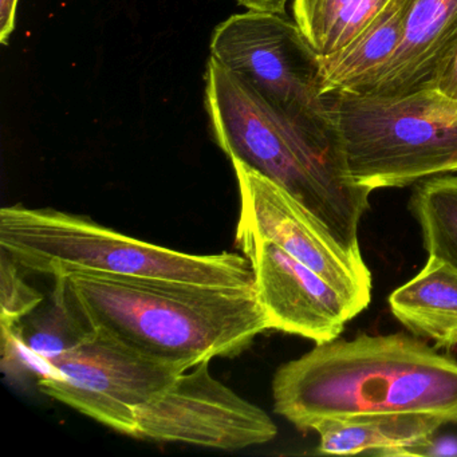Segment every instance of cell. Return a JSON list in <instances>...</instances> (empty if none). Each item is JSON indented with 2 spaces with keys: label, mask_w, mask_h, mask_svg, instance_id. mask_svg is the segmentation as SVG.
I'll use <instances>...</instances> for the list:
<instances>
[{
  "label": "cell",
  "mask_w": 457,
  "mask_h": 457,
  "mask_svg": "<svg viewBox=\"0 0 457 457\" xmlns=\"http://www.w3.org/2000/svg\"><path fill=\"white\" fill-rule=\"evenodd\" d=\"M205 81V106L221 151L282 187L347 253L362 255L358 229L373 191L350 179L333 122L282 108L211 57Z\"/></svg>",
  "instance_id": "obj_1"
},
{
  "label": "cell",
  "mask_w": 457,
  "mask_h": 457,
  "mask_svg": "<svg viewBox=\"0 0 457 457\" xmlns=\"http://www.w3.org/2000/svg\"><path fill=\"white\" fill-rule=\"evenodd\" d=\"M274 411L299 430L334 417L424 413L457 425V361L406 336L317 345L272 379Z\"/></svg>",
  "instance_id": "obj_2"
},
{
  "label": "cell",
  "mask_w": 457,
  "mask_h": 457,
  "mask_svg": "<svg viewBox=\"0 0 457 457\" xmlns=\"http://www.w3.org/2000/svg\"><path fill=\"white\" fill-rule=\"evenodd\" d=\"M71 295L95 333L160 362L189 370L235 357L270 330L255 286L66 275Z\"/></svg>",
  "instance_id": "obj_3"
},
{
  "label": "cell",
  "mask_w": 457,
  "mask_h": 457,
  "mask_svg": "<svg viewBox=\"0 0 457 457\" xmlns=\"http://www.w3.org/2000/svg\"><path fill=\"white\" fill-rule=\"evenodd\" d=\"M0 250L21 269L52 278L89 272L199 285L255 286L245 256L181 253L52 208H2Z\"/></svg>",
  "instance_id": "obj_4"
},
{
  "label": "cell",
  "mask_w": 457,
  "mask_h": 457,
  "mask_svg": "<svg viewBox=\"0 0 457 457\" xmlns=\"http://www.w3.org/2000/svg\"><path fill=\"white\" fill-rule=\"evenodd\" d=\"M326 97L347 173L358 186L403 188L457 173V104L435 90Z\"/></svg>",
  "instance_id": "obj_5"
},
{
  "label": "cell",
  "mask_w": 457,
  "mask_h": 457,
  "mask_svg": "<svg viewBox=\"0 0 457 457\" xmlns=\"http://www.w3.org/2000/svg\"><path fill=\"white\" fill-rule=\"evenodd\" d=\"M211 58L287 111L333 122L320 55L295 21L277 12L235 14L213 30Z\"/></svg>",
  "instance_id": "obj_6"
},
{
  "label": "cell",
  "mask_w": 457,
  "mask_h": 457,
  "mask_svg": "<svg viewBox=\"0 0 457 457\" xmlns=\"http://www.w3.org/2000/svg\"><path fill=\"white\" fill-rule=\"evenodd\" d=\"M52 368L50 378L38 379L45 395L129 437L136 411L186 371L98 333L53 361Z\"/></svg>",
  "instance_id": "obj_7"
},
{
  "label": "cell",
  "mask_w": 457,
  "mask_h": 457,
  "mask_svg": "<svg viewBox=\"0 0 457 457\" xmlns=\"http://www.w3.org/2000/svg\"><path fill=\"white\" fill-rule=\"evenodd\" d=\"M240 194L237 234L279 245L330 283L358 314L371 302V272L293 195L240 160H231Z\"/></svg>",
  "instance_id": "obj_8"
},
{
  "label": "cell",
  "mask_w": 457,
  "mask_h": 457,
  "mask_svg": "<svg viewBox=\"0 0 457 457\" xmlns=\"http://www.w3.org/2000/svg\"><path fill=\"white\" fill-rule=\"evenodd\" d=\"M271 417L211 374L210 362L183 371L136 411L133 438L239 451L269 443Z\"/></svg>",
  "instance_id": "obj_9"
},
{
  "label": "cell",
  "mask_w": 457,
  "mask_h": 457,
  "mask_svg": "<svg viewBox=\"0 0 457 457\" xmlns=\"http://www.w3.org/2000/svg\"><path fill=\"white\" fill-rule=\"evenodd\" d=\"M237 242L253 272L256 298L270 330L326 344L339 338L358 312L322 277L274 243L248 234Z\"/></svg>",
  "instance_id": "obj_10"
},
{
  "label": "cell",
  "mask_w": 457,
  "mask_h": 457,
  "mask_svg": "<svg viewBox=\"0 0 457 457\" xmlns=\"http://www.w3.org/2000/svg\"><path fill=\"white\" fill-rule=\"evenodd\" d=\"M2 326V369L10 376H53V361L95 334L71 295L66 275L54 278L49 301L15 323Z\"/></svg>",
  "instance_id": "obj_11"
},
{
  "label": "cell",
  "mask_w": 457,
  "mask_h": 457,
  "mask_svg": "<svg viewBox=\"0 0 457 457\" xmlns=\"http://www.w3.org/2000/svg\"><path fill=\"white\" fill-rule=\"evenodd\" d=\"M457 47V0H409L403 41L368 95L403 97L432 89Z\"/></svg>",
  "instance_id": "obj_12"
},
{
  "label": "cell",
  "mask_w": 457,
  "mask_h": 457,
  "mask_svg": "<svg viewBox=\"0 0 457 457\" xmlns=\"http://www.w3.org/2000/svg\"><path fill=\"white\" fill-rule=\"evenodd\" d=\"M445 424L432 414L376 413L325 419L312 430L320 435V454H416Z\"/></svg>",
  "instance_id": "obj_13"
},
{
  "label": "cell",
  "mask_w": 457,
  "mask_h": 457,
  "mask_svg": "<svg viewBox=\"0 0 457 457\" xmlns=\"http://www.w3.org/2000/svg\"><path fill=\"white\" fill-rule=\"evenodd\" d=\"M409 0H390L378 17L345 49L320 57L323 96L368 95L403 41Z\"/></svg>",
  "instance_id": "obj_14"
},
{
  "label": "cell",
  "mask_w": 457,
  "mask_h": 457,
  "mask_svg": "<svg viewBox=\"0 0 457 457\" xmlns=\"http://www.w3.org/2000/svg\"><path fill=\"white\" fill-rule=\"evenodd\" d=\"M395 320L436 349L457 346V269L429 255L424 269L389 296Z\"/></svg>",
  "instance_id": "obj_15"
},
{
  "label": "cell",
  "mask_w": 457,
  "mask_h": 457,
  "mask_svg": "<svg viewBox=\"0 0 457 457\" xmlns=\"http://www.w3.org/2000/svg\"><path fill=\"white\" fill-rule=\"evenodd\" d=\"M409 210L420 226L427 253L457 269V175L417 183Z\"/></svg>",
  "instance_id": "obj_16"
},
{
  "label": "cell",
  "mask_w": 457,
  "mask_h": 457,
  "mask_svg": "<svg viewBox=\"0 0 457 457\" xmlns=\"http://www.w3.org/2000/svg\"><path fill=\"white\" fill-rule=\"evenodd\" d=\"M44 301V294L26 282L17 262L0 250V323L18 322Z\"/></svg>",
  "instance_id": "obj_17"
},
{
  "label": "cell",
  "mask_w": 457,
  "mask_h": 457,
  "mask_svg": "<svg viewBox=\"0 0 457 457\" xmlns=\"http://www.w3.org/2000/svg\"><path fill=\"white\" fill-rule=\"evenodd\" d=\"M353 0H294V21L318 55L339 15Z\"/></svg>",
  "instance_id": "obj_18"
},
{
  "label": "cell",
  "mask_w": 457,
  "mask_h": 457,
  "mask_svg": "<svg viewBox=\"0 0 457 457\" xmlns=\"http://www.w3.org/2000/svg\"><path fill=\"white\" fill-rule=\"evenodd\" d=\"M390 0H353V4L339 15L333 30L326 39L320 57H330L354 41L387 6Z\"/></svg>",
  "instance_id": "obj_19"
},
{
  "label": "cell",
  "mask_w": 457,
  "mask_h": 457,
  "mask_svg": "<svg viewBox=\"0 0 457 457\" xmlns=\"http://www.w3.org/2000/svg\"><path fill=\"white\" fill-rule=\"evenodd\" d=\"M432 90L448 98L452 103L457 104V47L451 60L446 62L440 76L436 79Z\"/></svg>",
  "instance_id": "obj_20"
},
{
  "label": "cell",
  "mask_w": 457,
  "mask_h": 457,
  "mask_svg": "<svg viewBox=\"0 0 457 457\" xmlns=\"http://www.w3.org/2000/svg\"><path fill=\"white\" fill-rule=\"evenodd\" d=\"M18 2L20 0H0V42L2 45L9 44V38L14 31Z\"/></svg>",
  "instance_id": "obj_21"
},
{
  "label": "cell",
  "mask_w": 457,
  "mask_h": 457,
  "mask_svg": "<svg viewBox=\"0 0 457 457\" xmlns=\"http://www.w3.org/2000/svg\"><path fill=\"white\" fill-rule=\"evenodd\" d=\"M237 4L250 12H277L286 14L287 0H237Z\"/></svg>",
  "instance_id": "obj_22"
}]
</instances>
